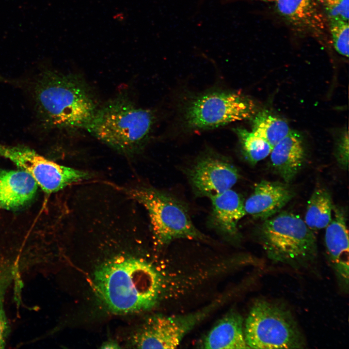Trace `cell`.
Returning <instances> with one entry per match:
<instances>
[{
  "label": "cell",
  "instance_id": "10",
  "mask_svg": "<svg viewBox=\"0 0 349 349\" xmlns=\"http://www.w3.org/2000/svg\"><path fill=\"white\" fill-rule=\"evenodd\" d=\"M187 176L196 196L210 198L231 189L239 173L228 159L208 154L197 159L187 171Z\"/></svg>",
  "mask_w": 349,
  "mask_h": 349
},
{
  "label": "cell",
  "instance_id": "15",
  "mask_svg": "<svg viewBox=\"0 0 349 349\" xmlns=\"http://www.w3.org/2000/svg\"><path fill=\"white\" fill-rule=\"evenodd\" d=\"M38 187L32 177L22 169H0V209H16L27 205L34 198Z\"/></svg>",
  "mask_w": 349,
  "mask_h": 349
},
{
  "label": "cell",
  "instance_id": "8",
  "mask_svg": "<svg viewBox=\"0 0 349 349\" xmlns=\"http://www.w3.org/2000/svg\"><path fill=\"white\" fill-rule=\"evenodd\" d=\"M0 156L29 174L38 186L48 194L88 180L92 176L88 172L59 164L25 147L0 143Z\"/></svg>",
  "mask_w": 349,
  "mask_h": 349
},
{
  "label": "cell",
  "instance_id": "21",
  "mask_svg": "<svg viewBox=\"0 0 349 349\" xmlns=\"http://www.w3.org/2000/svg\"><path fill=\"white\" fill-rule=\"evenodd\" d=\"M14 275L13 266L0 260V349L4 347L9 332V323L4 309V300Z\"/></svg>",
  "mask_w": 349,
  "mask_h": 349
},
{
  "label": "cell",
  "instance_id": "18",
  "mask_svg": "<svg viewBox=\"0 0 349 349\" xmlns=\"http://www.w3.org/2000/svg\"><path fill=\"white\" fill-rule=\"evenodd\" d=\"M333 207L329 192L323 188L315 190L308 201L305 223L313 231L326 228L332 220Z\"/></svg>",
  "mask_w": 349,
  "mask_h": 349
},
{
  "label": "cell",
  "instance_id": "6",
  "mask_svg": "<svg viewBox=\"0 0 349 349\" xmlns=\"http://www.w3.org/2000/svg\"><path fill=\"white\" fill-rule=\"evenodd\" d=\"M244 325L245 339L249 349H302L306 345L290 311L275 302L256 301Z\"/></svg>",
  "mask_w": 349,
  "mask_h": 349
},
{
  "label": "cell",
  "instance_id": "5",
  "mask_svg": "<svg viewBox=\"0 0 349 349\" xmlns=\"http://www.w3.org/2000/svg\"><path fill=\"white\" fill-rule=\"evenodd\" d=\"M128 192L147 211L153 237L159 245L180 238L208 240L193 224L187 206L173 195L149 186Z\"/></svg>",
  "mask_w": 349,
  "mask_h": 349
},
{
  "label": "cell",
  "instance_id": "24",
  "mask_svg": "<svg viewBox=\"0 0 349 349\" xmlns=\"http://www.w3.org/2000/svg\"><path fill=\"white\" fill-rule=\"evenodd\" d=\"M335 156L338 164L346 169L349 160V136L348 131L344 132L336 143Z\"/></svg>",
  "mask_w": 349,
  "mask_h": 349
},
{
  "label": "cell",
  "instance_id": "19",
  "mask_svg": "<svg viewBox=\"0 0 349 349\" xmlns=\"http://www.w3.org/2000/svg\"><path fill=\"white\" fill-rule=\"evenodd\" d=\"M290 130L286 122L273 115L268 111L258 112L252 119V131L266 140L272 148Z\"/></svg>",
  "mask_w": 349,
  "mask_h": 349
},
{
  "label": "cell",
  "instance_id": "2",
  "mask_svg": "<svg viewBox=\"0 0 349 349\" xmlns=\"http://www.w3.org/2000/svg\"><path fill=\"white\" fill-rule=\"evenodd\" d=\"M35 100L44 120L55 128H86L96 110L88 86L71 74L48 71L35 87Z\"/></svg>",
  "mask_w": 349,
  "mask_h": 349
},
{
  "label": "cell",
  "instance_id": "13",
  "mask_svg": "<svg viewBox=\"0 0 349 349\" xmlns=\"http://www.w3.org/2000/svg\"><path fill=\"white\" fill-rule=\"evenodd\" d=\"M209 199L212 205L209 227L228 240H237L239 238L238 223L246 215L241 196L230 189Z\"/></svg>",
  "mask_w": 349,
  "mask_h": 349
},
{
  "label": "cell",
  "instance_id": "16",
  "mask_svg": "<svg viewBox=\"0 0 349 349\" xmlns=\"http://www.w3.org/2000/svg\"><path fill=\"white\" fill-rule=\"evenodd\" d=\"M305 157L302 138L292 130L273 147L270 153L272 167L287 184L301 168Z\"/></svg>",
  "mask_w": 349,
  "mask_h": 349
},
{
  "label": "cell",
  "instance_id": "9",
  "mask_svg": "<svg viewBox=\"0 0 349 349\" xmlns=\"http://www.w3.org/2000/svg\"><path fill=\"white\" fill-rule=\"evenodd\" d=\"M222 302L221 300L189 314L149 317L133 337V345L140 349H174L184 336L203 321Z\"/></svg>",
  "mask_w": 349,
  "mask_h": 349
},
{
  "label": "cell",
  "instance_id": "23",
  "mask_svg": "<svg viewBox=\"0 0 349 349\" xmlns=\"http://www.w3.org/2000/svg\"><path fill=\"white\" fill-rule=\"evenodd\" d=\"M327 20L341 19L348 21L349 0H317Z\"/></svg>",
  "mask_w": 349,
  "mask_h": 349
},
{
  "label": "cell",
  "instance_id": "12",
  "mask_svg": "<svg viewBox=\"0 0 349 349\" xmlns=\"http://www.w3.org/2000/svg\"><path fill=\"white\" fill-rule=\"evenodd\" d=\"M333 218L326 227L325 242L330 264L339 284L345 291L349 287V233L344 211L333 207Z\"/></svg>",
  "mask_w": 349,
  "mask_h": 349
},
{
  "label": "cell",
  "instance_id": "22",
  "mask_svg": "<svg viewBox=\"0 0 349 349\" xmlns=\"http://www.w3.org/2000/svg\"><path fill=\"white\" fill-rule=\"evenodd\" d=\"M328 25L333 47L338 53L349 57V38L348 21L341 19L328 20Z\"/></svg>",
  "mask_w": 349,
  "mask_h": 349
},
{
  "label": "cell",
  "instance_id": "7",
  "mask_svg": "<svg viewBox=\"0 0 349 349\" xmlns=\"http://www.w3.org/2000/svg\"><path fill=\"white\" fill-rule=\"evenodd\" d=\"M252 100L234 93L213 92L193 99L186 108L185 121L190 128L206 129L253 117Z\"/></svg>",
  "mask_w": 349,
  "mask_h": 349
},
{
  "label": "cell",
  "instance_id": "1",
  "mask_svg": "<svg viewBox=\"0 0 349 349\" xmlns=\"http://www.w3.org/2000/svg\"><path fill=\"white\" fill-rule=\"evenodd\" d=\"M97 292L112 311L128 313L152 308L159 300L163 282L155 269L140 258L117 256L95 272Z\"/></svg>",
  "mask_w": 349,
  "mask_h": 349
},
{
  "label": "cell",
  "instance_id": "4",
  "mask_svg": "<svg viewBox=\"0 0 349 349\" xmlns=\"http://www.w3.org/2000/svg\"><path fill=\"white\" fill-rule=\"evenodd\" d=\"M259 239L268 258L294 268L307 267L316 259L315 236L299 216L283 211L264 220Z\"/></svg>",
  "mask_w": 349,
  "mask_h": 349
},
{
  "label": "cell",
  "instance_id": "20",
  "mask_svg": "<svg viewBox=\"0 0 349 349\" xmlns=\"http://www.w3.org/2000/svg\"><path fill=\"white\" fill-rule=\"evenodd\" d=\"M234 131L238 138L242 153L251 164L255 165L270 154L272 147L252 131L240 127L236 128Z\"/></svg>",
  "mask_w": 349,
  "mask_h": 349
},
{
  "label": "cell",
  "instance_id": "11",
  "mask_svg": "<svg viewBox=\"0 0 349 349\" xmlns=\"http://www.w3.org/2000/svg\"><path fill=\"white\" fill-rule=\"evenodd\" d=\"M277 13L297 33L322 40L327 19L317 0H275Z\"/></svg>",
  "mask_w": 349,
  "mask_h": 349
},
{
  "label": "cell",
  "instance_id": "26",
  "mask_svg": "<svg viewBox=\"0 0 349 349\" xmlns=\"http://www.w3.org/2000/svg\"><path fill=\"white\" fill-rule=\"evenodd\" d=\"M260 0L266 1H275V0Z\"/></svg>",
  "mask_w": 349,
  "mask_h": 349
},
{
  "label": "cell",
  "instance_id": "25",
  "mask_svg": "<svg viewBox=\"0 0 349 349\" xmlns=\"http://www.w3.org/2000/svg\"><path fill=\"white\" fill-rule=\"evenodd\" d=\"M101 349H119V345L115 341H109L104 343L101 347Z\"/></svg>",
  "mask_w": 349,
  "mask_h": 349
},
{
  "label": "cell",
  "instance_id": "14",
  "mask_svg": "<svg viewBox=\"0 0 349 349\" xmlns=\"http://www.w3.org/2000/svg\"><path fill=\"white\" fill-rule=\"evenodd\" d=\"M287 183L263 180L257 183L244 202L246 214L267 219L278 212L294 196Z\"/></svg>",
  "mask_w": 349,
  "mask_h": 349
},
{
  "label": "cell",
  "instance_id": "17",
  "mask_svg": "<svg viewBox=\"0 0 349 349\" xmlns=\"http://www.w3.org/2000/svg\"><path fill=\"white\" fill-rule=\"evenodd\" d=\"M241 315L231 310L223 317L206 335L202 344L205 349H249L244 333Z\"/></svg>",
  "mask_w": 349,
  "mask_h": 349
},
{
  "label": "cell",
  "instance_id": "3",
  "mask_svg": "<svg viewBox=\"0 0 349 349\" xmlns=\"http://www.w3.org/2000/svg\"><path fill=\"white\" fill-rule=\"evenodd\" d=\"M154 122L151 110L138 107L127 98L120 96L97 109L86 129L116 151L132 154L143 147Z\"/></svg>",
  "mask_w": 349,
  "mask_h": 349
}]
</instances>
